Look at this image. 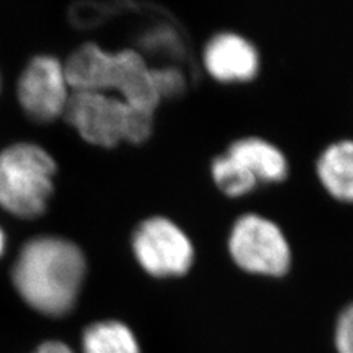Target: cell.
<instances>
[{
  "label": "cell",
  "mask_w": 353,
  "mask_h": 353,
  "mask_svg": "<svg viewBox=\"0 0 353 353\" xmlns=\"http://www.w3.org/2000/svg\"><path fill=\"white\" fill-rule=\"evenodd\" d=\"M84 272L85 261L79 246L59 237H37L22 248L12 277L30 306L59 316L74 306Z\"/></svg>",
  "instance_id": "obj_1"
},
{
  "label": "cell",
  "mask_w": 353,
  "mask_h": 353,
  "mask_svg": "<svg viewBox=\"0 0 353 353\" xmlns=\"http://www.w3.org/2000/svg\"><path fill=\"white\" fill-rule=\"evenodd\" d=\"M63 71L72 92L118 90L130 106L152 114L161 102L153 68L136 50L109 53L87 43L71 53Z\"/></svg>",
  "instance_id": "obj_2"
},
{
  "label": "cell",
  "mask_w": 353,
  "mask_h": 353,
  "mask_svg": "<svg viewBox=\"0 0 353 353\" xmlns=\"http://www.w3.org/2000/svg\"><path fill=\"white\" fill-rule=\"evenodd\" d=\"M63 115L84 140L103 148L115 146L121 140L146 141L154 117L101 92H71Z\"/></svg>",
  "instance_id": "obj_3"
},
{
  "label": "cell",
  "mask_w": 353,
  "mask_h": 353,
  "mask_svg": "<svg viewBox=\"0 0 353 353\" xmlns=\"http://www.w3.org/2000/svg\"><path fill=\"white\" fill-rule=\"evenodd\" d=\"M227 253L234 267L262 279H284L293 267V248L283 227L259 212H245L231 224Z\"/></svg>",
  "instance_id": "obj_4"
},
{
  "label": "cell",
  "mask_w": 353,
  "mask_h": 353,
  "mask_svg": "<svg viewBox=\"0 0 353 353\" xmlns=\"http://www.w3.org/2000/svg\"><path fill=\"white\" fill-rule=\"evenodd\" d=\"M57 163L32 143H17L0 153V205L18 216L41 214L53 190Z\"/></svg>",
  "instance_id": "obj_5"
},
{
  "label": "cell",
  "mask_w": 353,
  "mask_h": 353,
  "mask_svg": "<svg viewBox=\"0 0 353 353\" xmlns=\"http://www.w3.org/2000/svg\"><path fill=\"white\" fill-rule=\"evenodd\" d=\"M132 249L145 271L168 279L187 274L194 262V246L185 231L165 216H152L139 225Z\"/></svg>",
  "instance_id": "obj_6"
},
{
  "label": "cell",
  "mask_w": 353,
  "mask_h": 353,
  "mask_svg": "<svg viewBox=\"0 0 353 353\" xmlns=\"http://www.w3.org/2000/svg\"><path fill=\"white\" fill-rule=\"evenodd\" d=\"M202 61L205 71L221 84H248L261 72L262 58L256 44L237 31L215 32L206 41Z\"/></svg>",
  "instance_id": "obj_7"
},
{
  "label": "cell",
  "mask_w": 353,
  "mask_h": 353,
  "mask_svg": "<svg viewBox=\"0 0 353 353\" xmlns=\"http://www.w3.org/2000/svg\"><path fill=\"white\" fill-rule=\"evenodd\" d=\"M63 65L53 57H36L18 84L19 102L28 115L48 121L63 114L70 92Z\"/></svg>",
  "instance_id": "obj_8"
},
{
  "label": "cell",
  "mask_w": 353,
  "mask_h": 353,
  "mask_svg": "<svg viewBox=\"0 0 353 353\" xmlns=\"http://www.w3.org/2000/svg\"><path fill=\"white\" fill-rule=\"evenodd\" d=\"M225 152L237 159L259 184H280L289 179L290 162L283 149L261 136L233 140Z\"/></svg>",
  "instance_id": "obj_9"
},
{
  "label": "cell",
  "mask_w": 353,
  "mask_h": 353,
  "mask_svg": "<svg viewBox=\"0 0 353 353\" xmlns=\"http://www.w3.org/2000/svg\"><path fill=\"white\" fill-rule=\"evenodd\" d=\"M315 175L333 201L353 205V139L328 143L315 161Z\"/></svg>",
  "instance_id": "obj_10"
},
{
  "label": "cell",
  "mask_w": 353,
  "mask_h": 353,
  "mask_svg": "<svg viewBox=\"0 0 353 353\" xmlns=\"http://www.w3.org/2000/svg\"><path fill=\"white\" fill-rule=\"evenodd\" d=\"M84 353H140L131 330L117 321L97 323L88 327L83 337Z\"/></svg>",
  "instance_id": "obj_11"
},
{
  "label": "cell",
  "mask_w": 353,
  "mask_h": 353,
  "mask_svg": "<svg viewBox=\"0 0 353 353\" xmlns=\"http://www.w3.org/2000/svg\"><path fill=\"white\" fill-rule=\"evenodd\" d=\"M211 176L216 189L228 199H241L256 190L259 183L225 150L211 162Z\"/></svg>",
  "instance_id": "obj_12"
},
{
  "label": "cell",
  "mask_w": 353,
  "mask_h": 353,
  "mask_svg": "<svg viewBox=\"0 0 353 353\" xmlns=\"http://www.w3.org/2000/svg\"><path fill=\"white\" fill-rule=\"evenodd\" d=\"M153 79L161 99L181 94L187 84L184 74L176 66L171 65L163 68H153Z\"/></svg>",
  "instance_id": "obj_13"
},
{
  "label": "cell",
  "mask_w": 353,
  "mask_h": 353,
  "mask_svg": "<svg viewBox=\"0 0 353 353\" xmlns=\"http://www.w3.org/2000/svg\"><path fill=\"white\" fill-rule=\"evenodd\" d=\"M334 343L339 353H353V302L341 309L337 318Z\"/></svg>",
  "instance_id": "obj_14"
},
{
  "label": "cell",
  "mask_w": 353,
  "mask_h": 353,
  "mask_svg": "<svg viewBox=\"0 0 353 353\" xmlns=\"http://www.w3.org/2000/svg\"><path fill=\"white\" fill-rule=\"evenodd\" d=\"M34 353H74L68 346L61 341H48L43 343Z\"/></svg>",
  "instance_id": "obj_15"
},
{
  "label": "cell",
  "mask_w": 353,
  "mask_h": 353,
  "mask_svg": "<svg viewBox=\"0 0 353 353\" xmlns=\"http://www.w3.org/2000/svg\"><path fill=\"white\" fill-rule=\"evenodd\" d=\"M3 246H5V236L2 233V230H0V253L3 252Z\"/></svg>",
  "instance_id": "obj_16"
}]
</instances>
